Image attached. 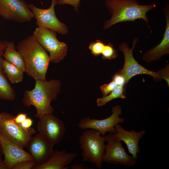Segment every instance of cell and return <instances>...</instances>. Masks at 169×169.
<instances>
[{"instance_id": "cell-1", "label": "cell", "mask_w": 169, "mask_h": 169, "mask_svg": "<svg viewBox=\"0 0 169 169\" xmlns=\"http://www.w3.org/2000/svg\"><path fill=\"white\" fill-rule=\"evenodd\" d=\"M59 79L49 81L35 80L34 88L24 91L22 102L26 106H34L36 112L34 116L39 119L45 115L53 114L54 111L51 102L55 100L60 90Z\"/></svg>"}, {"instance_id": "cell-2", "label": "cell", "mask_w": 169, "mask_h": 169, "mask_svg": "<svg viewBox=\"0 0 169 169\" xmlns=\"http://www.w3.org/2000/svg\"><path fill=\"white\" fill-rule=\"evenodd\" d=\"M16 49L23 59L27 75L35 80H46L49 57L34 36H29L22 40Z\"/></svg>"}, {"instance_id": "cell-3", "label": "cell", "mask_w": 169, "mask_h": 169, "mask_svg": "<svg viewBox=\"0 0 169 169\" xmlns=\"http://www.w3.org/2000/svg\"><path fill=\"white\" fill-rule=\"evenodd\" d=\"M105 4L111 16L105 21L104 29H108L118 23L138 19H143L150 28L146 14L156 7L155 3L141 5L137 0H106Z\"/></svg>"}, {"instance_id": "cell-4", "label": "cell", "mask_w": 169, "mask_h": 169, "mask_svg": "<svg viewBox=\"0 0 169 169\" xmlns=\"http://www.w3.org/2000/svg\"><path fill=\"white\" fill-rule=\"evenodd\" d=\"M105 139V136L96 130H85L79 140L82 150L83 161L91 162L99 169L101 168L103 162Z\"/></svg>"}, {"instance_id": "cell-5", "label": "cell", "mask_w": 169, "mask_h": 169, "mask_svg": "<svg viewBox=\"0 0 169 169\" xmlns=\"http://www.w3.org/2000/svg\"><path fill=\"white\" fill-rule=\"evenodd\" d=\"M14 116L7 112L0 113V132L8 140L23 149L36 131L34 128H23L14 121Z\"/></svg>"}, {"instance_id": "cell-6", "label": "cell", "mask_w": 169, "mask_h": 169, "mask_svg": "<svg viewBox=\"0 0 169 169\" xmlns=\"http://www.w3.org/2000/svg\"><path fill=\"white\" fill-rule=\"evenodd\" d=\"M33 35L44 49L49 53L50 62L59 63L66 56L68 46L66 43L58 39L55 32L38 27L33 31Z\"/></svg>"}, {"instance_id": "cell-7", "label": "cell", "mask_w": 169, "mask_h": 169, "mask_svg": "<svg viewBox=\"0 0 169 169\" xmlns=\"http://www.w3.org/2000/svg\"><path fill=\"white\" fill-rule=\"evenodd\" d=\"M138 40V38L137 37L134 38L132 46L131 49L125 42L122 43L119 46V50L123 53L125 61L122 69L120 70L118 72L125 78L126 85L133 77L139 74H147L158 79H162L158 72H155L146 69L139 64L134 58L133 51Z\"/></svg>"}, {"instance_id": "cell-8", "label": "cell", "mask_w": 169, "mask_h": 169, "mask_svg": "<svg viewBox=\"0 0 169 169\" xmlns=\"http://www.w3.org/2000/svg\"><path fill=\"white\" fill-rule=\"evenodd\" d=\"M105 137L107 143L105 145L103 162L129 166L136 164V160L126 153L122 146V141L114 134L109 133Z\"/></svg>"}, {"instance_id": "cell-9", "label": "cell", "mask_w": 169, "mask_h": 169, "mask_svg": "<svg viewBox=\"0 0 169 169\" xmlns=\"http://www.w3.org/2000/svg\"><path fill=\"white\" fill-rule=\"evenodd\" d=\"M51 0L50 6L47 9L40 8L32 4H28V7L38 27L49 29L60 34H66L68 32L67 26L58 19L55 13L54 7L57 4V0Z\"/></svg>"}, {"instance_id": "cell-10", "label": "cell", "mask_w": 169, "mask_h": 169, "mask_svg": "<svg viewBox=\"0 0 169 169\" xmlns=\"http://www.w3.org/2000/svg\"><path fill=\"white\" fill-rule=\"evenodd\" d=\"M112 113L109 117L102 120L91 119L90 116L85 117L79 122L78 126L81 129H91L98 131L102 136L106 133L114 134L115 126L117 124L124 123L125 120L120 117L122 114L121 108L119 105L112 107Z\"/></svg>"}, {"instance_id": "cell-11", "label": "cell", "mask_w": 169, "mask_h": 169, "mask_svg": "<svg viewBox=\"0 0 169 169\" xmlns=\"http://www.w3.org/2000/svg\"><path fill=\"white\" fill-rule=\"evenodd\" d=\"M37 126L39 133L53 147L62 141L66 131L64 122L53 114L39 119Z\"/></svg>"}, {"instance_id": "cell-12", "label": "cell", "mask_w": 169, "mask_h": 169, "mask_svg": "<svg viewBox=\"0 0 169 169\" xmlns=\"http://www.w3.org/2000/svg\"><path fill=\"white\" fill-rule=\"evenodd\" d=\"M0 16L20 23L30 22L34 18L28 4L22 0H0Z\"/></svg>"}, {"instance_id": "cell-13", "label": "cell", "mask_w": 169, "mask_h": 169, "mask_svg": "<svg viewBox=\"0 0 169 169\" xmlns=\"http://www.w3.org/2000/svg\"><path fill=\"white\" fill-rule=\"evenodd\" d=\"M0 143L4 156V162L8 169L20 162L33 160L32 155L19 146L5 138L0 132Z\"/></svg>"}, {"instance_id": "cell-14", "label": "cell", "mask_w": 169, "mask_h": 169, "mask_svg": "<svg viewBox=\"0 0 169 169\" xmlns=\"http://www.w3.org/2000/svg\"><path fill=\"white\" fill-rule=\"evenodd\" d=\"M26 147L32 156L35 165L45 163L54 151L53 147L39 133L31 137Z\"/></svg>"}, {"instance_id": "cell-15", "label": "cell", "mask_w": 169, "mask_h": 169, "mask_svg": "<svg viewBox=\"0 0 169 169\" xmlns=\"http://www.w3.org/2000/svg\"><path fill=\"white\" fill-rule=\"evenodd\" d=\"M169 6L166 2L163 10L166 19V28L163 38L161 42L154 47L145 52L143 59L147 62L156 60L163 56L169 53Z\"/></svg>"}, {"instance_id": "cell-16", "label": "cell", "mask_w": 169, "mask_h": 169, "mask_svg": "<svg viewBox=\"0 0 169 169\" xmlns=\"http://www.w3.org/2000/svg\"><path fill=\"white\" fill-rule=\"evenodd\" d=\"M115 127V132L114 134L115 136L125 144L129 153L134 159L136 160L137 154L140 152L139 142L145 134V131L142 130L136 131L134 130L127 131L119 123L116 125Z\"/></svg>"}, {"instance_id": "cell-17", "label": "cell", "mask_w": 169, "mask_h": 169, "mask_svg": "<svg viewBox=\"0 0 169 169\" xmlns=\"http://www.w3.org/2000/svg\"><path fill=\"white\" fill-rule=\"evenodd\" d=\"M77 156L76 152H67L65 149L54 150L46 162L40 165H35L32 169H68L69 165Z\"/></svg>"}, {"instance_id": "cell-18", "label": "cell", "mask_w": 169, "mask_h": 169, "mask_svg": "<svg viewBox=\"0 0 169 169\" xmlns=\"http://www.w3.org/2000/svg\"><path fill=\"white\" fill-rule=\"evenodd\" d=\"M4 59L25 72V64L20 53L16 49L13 42H8L5 50L3 55Z\"/></svg>"}, {"instance_id": "cell-19", "label": "cell", "mask_w": 169, "mask_h": 169, "mask_svg": "<svg viewBox=\"0 0 169 169\" xmlns=\"http://www.w3.org/2000/svg\"><path fill=\"white\" fill-rule=\"evenodd\" d=\"M3 59L2 57L0 58V100L13 101L16 97L15 93L3 69Z\"/></svg>"}, {"instance_id": "cell-20", "label": "cell", "mask_w": 169, "mask_h": 169, "mask_svg": "<svg viewBox=\"0 0 169 169\" xmlns=\"http://www.w3.org/2000/svg\"><path fill=\"white\" fill-rule=\"evenodd\" d=\"M2 66L8 80L11 83L17 84L22 81L23 79L24 71L3 59Z\"/></svg>"}, {"instance_id": "cell-21", "label": "cell", "mask_w": 169, "mask_h": 169, "mask_svg": "<svg viewBox=\"0 0 169 169\" xmlns=\"http://www.w3.org/2000/svg\"><path fill=\"white\" fill-rule=\"evenodd\" d=\"M124 85L117 86L109 95L105 96L98 99L96 103L98 106L105 105L109 102L116 98L125 99V89Z\"/></svg>"}, {"instance_id": "cell-22", "label": "cell", "mask_w": 169, "mask_h": 169, "mask_svg": "<svg viewBox=\"0 0 169 169\" xmlns=\"http://www.w3.org/2000/svg\"><path fill=\"white\" fill-rule=\"evenodd\" d=\"M104 59H112L118 56L117 50L114 48L113 44L109 43L105 44L101 54Z\"/></svg>"}, {"instance_id": "cell-23", "label": "cell", "mask_w": 169, "mask_h": 169, "mask_svg": "<svg viewBox=\"0 0 169 169\" xmlns=\"http://www.w3.org/2000/svg\"><path fill=\"white\" fill-rule=\"evenodd\" d=\"M105 45L102 41L97 40L90 44L89 49L94 56H97L101 54Z\"/></svg>"}, {"instance_id": "cell-24", "label": "cell", "mask_w": 169, "mask_h": 169, "mask_svg": "<svg viewBox=\"0 0 169 169\" xmlns=\"http://www.w3.org/2000/svg\"><path fill=\"white\" fill-rule=\"evenodd\" d=\"M33 160H27L18 162L14 165L11 169H31L35 165Z\"/></svg>"}, {"instance_id": "cell-25", "label": "cell", "mask_w": 169, "mask_h": 169, "mask_svg": "<svg viewBox=\"0 0 169 169\" xmlns=\"http://www.w3.org/2000/svg\"><path fill=\"white\" fill-rule=\"evenodd\" d=\"M117 86L113 80L108 84H105L100 86L103 97L107 95L112 92Z\"/></svg>"}, {"instance_id": "cell-26", "label": "cell", "mask_w": 169, "mask_h": 169, "mask_svg": "<svg viewBox=\"0 0 169 169\" xmlns=\"http://www.w3.org/2000/svg\"><path fill=\"white\" fill-rule=\"evenodd\" d=\"M80 0H57V4L59 5L69 4L72 6L74 10L78 12V7Z\"/></svg>"}, {"instance_id": "cell-27", "label": "cell", "mask_w": 169, "mask_h": 169, "mask_svg": "<svg viewBox=\"0 0 169 169\" xmlns=\"http://www.w3.org/2000/svg\"><path fill=\"white\" fill-rule=\"evenodd\" d=\"M113 81L117 85H125L126 84V81L124 76L117 72L112 78Z\"/></svg>"}, {"instance_id": "cell-28", "label": "cell", "mask_w": 169, "mask_h": 169, "mask_svg": "<svg viewBox=\"0 0 169 169\" xmlns=\"http://www.w3.org/2000/svg\"><path fill=\"white\" fill-rule=\"evenodd\" d=\"M157 72L161 78L166 80L169 86V65H166L164 68L160 70Z\"/></svg>"}, {"instance_id": "cell-29", "label": "cell", "mask_w": 169, "mask_h": 169, "mask_svg": "<svg viewBox=\"0 0 169 169\" xmlns=\"http://www.w3.org/2000/svg\"><path fill=\"white\" fill-rule=\"evenodd\" d=\"M27 118V115L26 113H21L14 116V120L16 123L20 124Z\"/></svg>"}, {"instance_id": "cell-30", "label": "cell", "mask_w": 169, "mask_h": 169, "mask_svg": "<svg viewBox=\"0 0 169 169\" xmlns=\"http://www.w3.org/2000/svg\"><path fill=\"white\" fill-rule=\"evenodd\" d=\"M33 123L32 119L27 117L20 124V125L25 129H28L31 127Z\"/></svg>"}, {"instance_id": "cell-31", "label": "cell", "mask_w": 169, "mask_h": 169, "mask_svg": "<svg viewBox=\"0 0 169 169\" xmlns=\"http://www.w3.org/2000/svg\"><path fill=\"white\" fill-rule=\"evenodd\" d=\"M71 169H90L92 167L86 166L82 163H75L69 166Z\"/></svg>"}, {"instance_id": "cell-32", "label": "cell", "mask_w": 169, "mask_h": 169, "mask_svg": "<svg viewBox=\"0 0 169 169\" xmlns=\"http://www.w3.org/2000/svg\"><path fill=\"white\" fill-rule=\"evenodd\" d=\"M8 42L7 41H4L0 43V58L3 56L6 48Z\"/></svg>"}, {"instance_id": "cell-33", "label": "cell", "mask_w": 169, "mask_h": 169, "mask_svg": "<svg viewBox=\"0 0 169 169\" xmlns=\"http://www.w3.org/2000/svg\"><path fill=\"white\" fill-rule=\"evenodd\" d=\"M0 169H8L7 166L3 160L0 162Z\"/></svg>"}, {"instance_id": "cell-34", "label": "cell", "mask_w": 169, "mask_h": 169, "mask_svg": "<svg viewBox=\"0 0 169 169\" xmlns=\"http://www.w3.org/2000/svg\"><path fill=\"white\" fill-rule=\"evenodd\" d=\"M3 151L2 147L0 143V162L2 161V160Z\"/></svg>"}, {"instance_id": "cell-35", "label": "cell", "mask_w": 169, "mask_h": 169, "mask_svg": "<svg viewBox=\"0 0 169 169\" xmlns=\"http://www.w3.org/2000/svg\"><path fill=\"white\" fill-rule=\"evenodd\" d=\"M1 42V41L0 40V43Z\"/></svg>"}]
</instances>
